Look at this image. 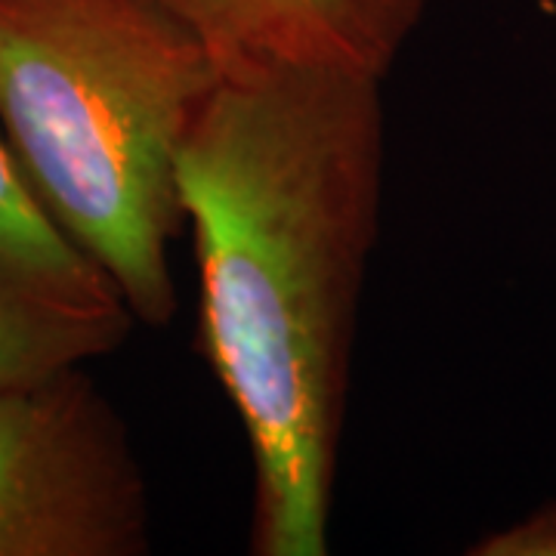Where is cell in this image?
Returning <instances> with one entry per match:
<instances>
[{
  "mask_svg": "<svg viewBox=\"0 0 556 556\" xmlns=\"http://www.w3.org/2000/svg\"><path fill=\"white\" fill-rule=\"evenodd\" d=\"M383 78L226 75L179 155L199 350L251 448L254 556H325L358 303L378 248Z\"/></svg>",
  "mask_w": 556,
  "mask_h": 556,
  "instance_id": "cell-1",
  "label": "cell"
},
{
  "mask_svg": "<svg viewBox=\"0 0 556 556\" xmlns=\"http://www.w3.org/2000/svg\"><path fill=\"white\" fill-rule=\"evenodd\" d=\"M223 65L159 0H0V134L146 328L179 313V155Z\"/></svg>",
  "mask_w": 556,
  "mask_h": 556,
  "instance_id": "cell-2",
  "label": "cell"
},
{
  "mask_svg": "<svg viewBox=\"0 0 556 556\" xmlns=\"http://www.w3.org/2000/svg\"><path fill=\"white\" fill-rule=\"evenodd\" d=\"M155 510L90 365L0 383V556H146Z\"/></svg>",
  "mask_w": 556,
  "mask_h": 556,
  "instance_id": "cell-3",
  "label": "cell"
},
{
  "mask_svg": "<svg viewBox=\"0 0 556 556\" xmlns=\"http://www.w3.org/2000/svg\"><path fill=\"white\" fill-rule=\"evenodd\" d=\"M189 22L223 75L350 68L383 78L415 38L427 0H159Z\"/></svg>",
  "mask_w": 556,
  "mask_h": 556,
  "instance_id": "cell-4",
  "label": "cell"
},
{
  "mask_svg": "<svg viewBox=\"0 0 556 556\" xmlns=\"http://www.w3.org/2000/svg\"><path fill=\"white\" fill-rule=\"evenodd\" d=\"M134 325L124 303H68L0 273V383L90 365L121 350Z\"/></svg>",
  "mask_w": 556,
  "mask_h": 556,
  "instance_id": "cell-5",
  "label": "cell"
},
{
  "mask_svg": "<svg viewBox=\"0 0 556 556\" xmlns=\"http://www.w3.org/2000/svg\"><path fill=\"white\" fill-rule=\"evenodd\" d=\"M0 273L50 298L109 306L124 303L102 269L40 207L0 134Z\"/></svg>",
  "mask_w": 556,
  "mask_h": 556,
  "instance_id": "cell-6",
  "label": "cell"
},
{
  "mask_svg": "<svg viewBox=\"0 0 556 556\" xmlns=\"http://www.w3.org/2000/svg\"><path fill=\"white\" fill-rule=\"evenodd\" d=\"M473 556H556V501L541 504L529 517L479 538Z\"/></svg>",
  "mask_w": 556,
  "mask_h": 556,
  "instance_id": "cell-7",
  "label": "cell"
}]
</instances>
